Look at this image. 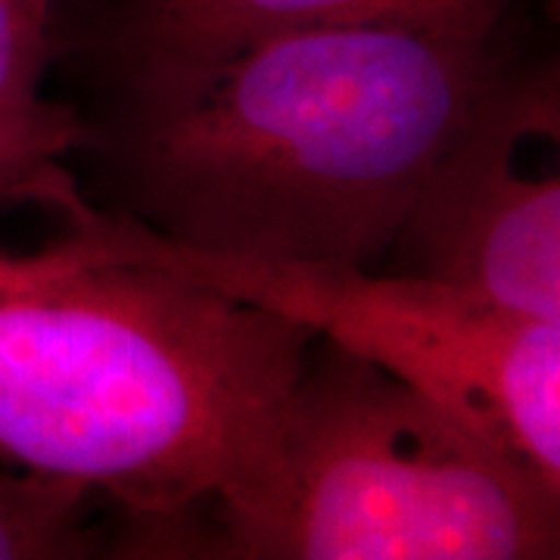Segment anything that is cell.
I'll return each mask as SVG.
<instances>
[{"instance_id":"1","label":"cell","mask_w":560,"mask_h":560,"mask_svg":"<svg viewBox=\"0 0 560 560\" xmlns=\"http://www.w3.org/2000/svg\"><path fill=\"white\" fill-rule=\"evenodd\" d=\"M501 25L352 22L280 32L125 106V212L168 241L374 265L482 94Z\"/></svg>"},{"instance_id":"2","label":"cell","mask_w":560,"mask_h":560,"mask_svg":"<svg viewBox=\"0 0 560 560\" xmlns=\"http://www.w3.org/2000/svg\"><path fill=\"white\" fill-rule=\"evenodd\" d=\"M312 342L66 234L38 253L0 246V464L180 517L259 470Z\"/></svg>"},{"instance_id":"3","label":"cell","mask_w":560,"mask_h":560,"mask_svg":"<svg viewBox=\"0 0 560 560\" xmlns=\"http://www.w3.org/2000/svg\"><path fill=\"white\" fill-rule=\"evenodd\" d=\"M215 558L560 555V492L448 405L334 342L308 352L261 467L215 501Z\"/></svg>"},{"instance_id":"4","label":"cell","mask_w":560,"mask_h":560,"mask_svg":"<svg viewBox=\"0 0 560 560\" xmlns=\"http://www.w3.org/2000/svg\"><path fill=\"white\" fill-rule=\"evenodd\" d=\"M47 209L81 249L180 275L381 364L560 492V320L508 315L408 271L187 246L125 209H97L75 178L62 180Z\"/></svg>"},{"instance_id":"5","label":"cell","mask_w":560,"mask_h":560,"mask_svg":"<svg viewBox=\"0 0 560 560\" xmlns=\"http://www.w3.org/2000/svg\"><path fill=\"white\" fill-rule=\"evenodd\" d=\"M558 135V81L514 72L482 94L401 224V271L508 315L560 320V178L523 147Z\"/></svg>"},{"instance_id":"6","label":"cell","mask_w":560,"mask_h":560,"mask_svg":"<svg viewBox=\"0 0 560 560\" xmlns=\"http://www.w3.org/2000/svg\"><path fill=\"white\" fill-rule=\"evenodd\" d=\"M517 0H116L94 32V57L125 106L156 101L246 44L352 22L501 25Z\"/></svg>"},{"instance_id":"7","label":"cell","mask_w":560,"mask_h":560,"mask_svg":"<svg viewBox=\"0 0 560 560\" xmlns=\"http://www.w3.org/2000/svg\"><path fill=\"white\" fill-rule=\"evenodd\" d=\"M88 489L0 464V560L88 555Z\"/></svg>"},{"instance_id":"8","label":"cell","mask_w":560,"mask_h":560,"mask_svg":"<svg viewBox=\"0 0 560 560\" xmlns=\"http://www.w3.org/2000/svg\"><path fill=\"white\" fill-rule=\"evenodd\" d=\"M88 143L81 119L57 103L38 101L0 113V202H44L69 178L66 156Z\"/></svg>"},{"instance_id":"9","label":"cell","mask_w":560,"mask_h":560,"mask_svg":"<svg viewBox=\"0 0 560 560\" xmlns=\"http://www.w3.org/2000/svg\"><path fill=\"white\" fill-rule=\"evenodd\" d=\"M57 0H0V113L40 101Z\"/></svg>"}]
</instances>
